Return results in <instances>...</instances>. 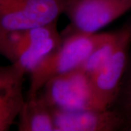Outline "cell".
Returning a JSON list of instances; mask_svg holds the SVG:
<instances>
[{
  "label": "cell",
  "mask_w": 131,
  "mask_h": 131,
  "mask_svg": "<svg viewBox=\"0 0 131 131\" xmlns=\"http://www.w3.org/2000/svg\"><path fill=\"white\" fill-rule=\"evenodd\" d=\"M19 131H55L51 106L41 92L27 95L18 114Z\"/></svg>",
  "instance_id": "cell-9"
},
{
  "label": "cell",
  "mask_w": 131,
  "mask_h": 131,
  "mask_svg": "<svg viewBox=\"0 0 131 131\" xmlns=\"http://www.w3.org/2000/svg\"><path fill=\"white\" fill-rule=\"evenodd\" d=\"M21 69L10 63L0 66V131L8 130L25 102L24 76Z\"/></svg>",
  "instance_id": "cell-8"
},
{
  "label": "cell",
  "mask_w": 131,
  "mask_h": 131,
  "mask_svg": "<svg viewBox=\"0 0 131 131\" xmlns=\"http://www.w3.org/2000/svg\"><path fill=\"white\" fill-rule=\"evenodd\" d=\"M131 9V0H68L63 13L70 20L66 34H94Z\"/></svg>",
  "instance_id": "cell-5"
},
{
  "label": "cell",
  "mask_w": 131,
  "mask_h": 131,
  "mask_svg": "<svg viewBox=\"0 0 131 131\" xmlns=\"http://www.w3.org/2000/svg\"><path fill=\"white\" fill-rule=\"evenodd\" d=\"M118 39V31L108 32L106 37L90 53L78 69L90 76L95 74L105 63L116 47Z\"/></svg>",
  "instance_id": "cell-10"
},
{
  "label": "cell",
  "mask_w": 131,
  "mask_h": 131,
  "mask_svg": "<svg viewBox=\"0 0 131 131\" xmlns=\"http://www.w3.org/2000/svg\"><path fill=\"white\" fill-rule=\"evenodd\" d=\"M131 46V24L118 31L114 51L108 60L90 77V82L96 103L100 109L112 106L117 98L126 69Z\"/></svg>",
  "instance_id": "cell-6"
},
{
  "label": "cell",
  "mask_w": 131,
  "mask_h": 131,
  "mask_svg": "<svg viewBox=\"0 0 131 131\" xmlns=\"http://www.w3.org/2000/svg\"><path fill=\"white\" fill-rule=\"evenodd\" d=\"M68 0H0V35L58 20Z\"/></svg>",
  "instance_id": "cell-4"
},
{
  "label": "cell",
  "mask_w": 131,
  "mask_h": 131,
  "mask_svg": "<svg viewBox=\"0 0 131 131\" xmlns=\"http://www.w3.org/2000/svg\"><path fill=\"white\" fill-rule=\"evenodd\" d=\"M40 92L53 108L63 111L100 109L94 95L90 77L80 69L52 77Z\"/></svg>",
  "instance_id": "cell-3"
},
{
  "label": "cell",
  "mask_w": 131,
  "mask_h": 131,
  "mask_svg": "<svg viewBox=\"0 0 131 131\" xmlns=\"http://www.w3.org/2000/svg\"><path fill=\"white\" fill-rule=\"evenodd\" d=\"M55 131L124 130V122L119 114L106 109L63 111L52 108Z\"/></svg>",
  "instance_id": "cell-7"
},
{
  "label": "cell",
  "mask_w": 131,
  "mask_h": 131,
  "mask_svg": "<svg viewBox=\"0 0 131 131\" xmlns=\"http://www.w3.org/2000/svg\"><path fill=\"white\" fill-rule=\"evenodd\" d=\"M62 42L58 20L33 28L0 35V55L26 74L56 50Z\"/></svg>",
  "instance_id": "cell-1"
},
{
  "label": "cell",
  "mask_w": 131,
  "mask_h": 131,
  "mask_svg": "<svg viewBox=\"0 0 131 131\" xmlns=\"http://www.w3.org/2000/svg\"><path fill=\"white\" fill-rule=\"evenodd\" d=\"M107 34L71 33L61 35L60 46L42 59L30 72L27 95L37 93L52 77L78 69Z\"/></svg>",
  "instance_id": "cell-2"
},
{
  "label": "cell",
  "mask_w": 131,
  "mask_h": 131,
  "mask_svg": "<svg viewBox=\"0 0 131 131\" xmlns=\"http://www.w3.org/2000/svg\"><path fill=\"white\" fill-rule=\"evenodd\" d=\"M111 108L117 111L122 117L124 130H131V46L126 69L117 98Z\"/></svg>",
  "instance_id": "cell-11"
}]
</instances>
